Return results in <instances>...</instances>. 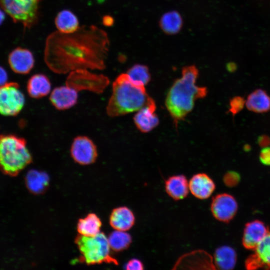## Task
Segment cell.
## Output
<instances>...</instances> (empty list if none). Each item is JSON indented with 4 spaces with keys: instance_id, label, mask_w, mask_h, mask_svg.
I'll use <instances>...</instances> for the list:
<instances>
[{
    "instance_id": "d6a6232c",
    "label": "cell",
    "mask_w": 270,
    "mask_h": 270,
    "mask_svg": "<svg viewBox=\"0 0 270 270\" xmlns=\"http://www.w3.org/2000/svg\"><path fill=\"white\" fill-rule=\"evenodd\" d=\"M258 144L263 147L268 146L270 144V138L266 136H262L258 138Z\"/></svg>"
},
{
    "instance_id": "3957f363",
    "label": "cell",
    "mask_w": 270,
    "mask_h": 270,
    "mask_svg": "<svg viewBox=\"0 0 270 270\" xmlns=\"http://www.w3.org/2000/svg\"><path fill=\"white\" fill-rule=\"evenodd\" d=\"M149 98L144 86L136 85L126 74H122L112 84L107 114L115 117L138 111L146 104Z\"/></svg>"
},
{
    "instance_id": "8992f818",
    "label": "cell",
    "mask_w": 270,
    "mask_h": 270,
    "mask_svg": "<svg viewBox=\"0 0 270 270\" xmlns=\"http://www.w3.org/2000/svg\"><path fill=\"white\" fill-rule=\"evenodd\" d=\"M40 0H0L2 8L14 22L30 28L38 21Z\"/></svg>"
},
{
    "instance_id": "cb8c5ba5",
    "label": "cell",
    "mask_w": 270,
    "mask_h": 270,
    "mask_svg": "<svg viewBox=\"0 0 270 270\" xmlns=\"http://www.w3.org/2000/svg\"><path fill=\"white\" fill-rule=\"evenodd\" d=\"M183 24L182 18L180 14L176 10H172L164 13L159 20V25L162 30L169 35L175 34L181 30Z\"/></svg>"
},
{
    "instance_id": "5bb4252c",
    "label": "cell",
    "mask_w": 270,
    "mask_h": 270,
    "mask_svg": "<svg viewBox=\"0 0 270 270\" xmlns=\"http://www.w3.org/2000/svg\"><path fill=\"white\" fill-rule=\"evenodd\" d=\"M78 92L67 86L56 87L52 92L50 100L58 110H64L74 106L77 102Z\"/></svg>"
},
{
    "instance_id": "ba28073f",
    "label": "cell",
    "mask_w": 270,
    "mask_h": 270,
    "mask_svg": "<svg viewBox=\"0 0 270 270\" xmlns=\"http://www.w3.org/2000/svg\"><path fill=\"white\" fill-rule=\"evenodd\" d=\"M24 102V96L18 84L8 82L0 86V114L15 116L22 110Z\"/></svg>"
},
{
    "instance_id": "7402d4cb",
    "label": "cell",
    "mask_w": 270,
    "mask_h": 270,
    "mask_svg": "<svg viewBox=\"0 0 270 270\" xmlns=\"http://www.w3.org/2000/svg\"><path fill=\"white\" fill-rule=\"evenodd\" d=\"M102 223L100 218L94 213H89L78 220L76 230L79 234L92 236L100 232Z\"/></svg>"
},
{
    "instance_id": "d6986e66",
    "label": "cell",
    "mask_w": 270,
    "mask_h": 270,
    "mask_svg": "<svg viewBox=\"0 0 270 270\" xmlns=\"http://www.w3.org/2000/svg\"><path fill=\"white\" fill-rule=\"evenodd\" d=\"M26 188L34 194H41L46 192L50 184V178L45 172L36 170H29L25 178Z\"/></svg>"
},
{
    "instance_id": "603a6c76",
    "label": "cell",
    "mask_w": 270,
    "mask_h": 270,
    "mask_svg": "<svg viewBox=\"0 0 270 270\" xmlns=\"http://www.w3.org/2000/svg\"><path fill=\"white\" fill-rule=\"evenodd\" d=\"M236 256L234 250L228 246L218 248L214 254V265L218 269H232L236 263Z\"/></svg>"
},
{
    "instance_id": "836d02e7",
    "label": "cell",
    "mask_w": 270,
    "mask_h": 270,
    "mask_svg": "<svg viewBox=\"0 0 270 270\" xmlns=\"http://www.w3.org/2000/svg\"><path fill=\"white\" fill-rule=\"evenodd\" d=\"M103 22L106 26H111L114 22L112 18L110 16H105L103 18Z\"/></svg>"
},
{
    "instance_id": "44dd1931",
    "label": "cell",
    "mask_w": 270,
    "mask_h": 270,
    "mask_svg": "<svg viewBox=\"0 0 270 270\" xmlns=\"http://www.w3.org/2000/svg\"><path fill=\"white\" fill-rule=\"evenodd\" d=\"M246 105L250 110L258 113L270 110V96L262 90H256L248 96Z\"/></svg>"
},
{
    "instance_id": "4dcf8cb0",
    "label": "cell",
    "mask_w": 270,
    "mask_h": 270,
    "mask_svg": "<svg viewBox=\"0 0 270 270\" xmlns=\"http://www.w3.org/2000/svg\"><path fill=\"white\" fill-rule=\"evenodd\" d=\"M260 160L264 165L270 166V147H264L260 154Z\"/></svg>"
},
{
    "instance_id": "30bf717a",
    "label": "cell",
    "mask_w": 270,
    "mask_h": 270,
    "mask_svg": "<svg viewBox=\"0 0 270 270\" xmlns=\"http://www.w3.org/2000/svg\"><path fill=\"white\" fill-rule=\"evenodd\" d=\"M238 209L234 198L228 194H220L212 200L210 210L213 216L218 220L227 222L233 218Z\"/></svg>"
},
{
    "instance_id": "83f0119b",
    "label": "cell",
    "mask_w": 270,
    "mask_h": 270,
    "mask_svg": "<svg viewBox=\"0 0 270 270\" xmlns=\"http://www.w3.org/2000/svg\"><path fill=\"white\" fill-rule=\"evenodd\" d=\"M246 104L244 100L240 96H236L230 101V111L234 114H237L244 108Z\"/></svg>"
},
{
    "instance_id": "2e32d148",
    "label": "cell",
    "mask_w": 270,
    "mask_h": 270,
    "mask_svg": "<svg viewBox=\"0 0 270 270\" xmlns=\"http://www.w3.org/2000/svg\"><path fill=\"white\" fill-rule=\"evenodd\" d=\"M109 222L114 230L126 232L134 224L135 216L128 208L125 206H118L111 212Z\"/></svg>"
},
{
    "instance_id": "e575fe53",
    "label": "cell",
    "mask_w": 270,
    "mask_h": 270,
    "mask_svg": "<svg viewBox=\"0 0 270 270\" xmlns=\"http://www.w3.org/2000/svg\"><path fill=\"white\" fill-rule=\"evenodd\" d=\"M5 19L4 13L0 9V26Z\"/></svg>"
},
{
    "instance_id": "8fae6325",
    "label": "cell",
    "mask_w": 270,
    "mask_h": 270,
    "mask_svg": "<svg viewBox=\"0 0 270 270\" xmlns=\"http://www.w3.org/2000/svg\"><path fill=\"white\" fill-rule=\"evenodd\" d=\"M156 110V103L150 97L146 104L134 115V122L140 132H149L158 124L159 119L155 114Z\"/></svg>"
},
{
    "instance_id": "4fadbf2b",
    "label": "cell",
    "mask_w": 270,
    "mask_h": 270,
    "mask_svg": "<svg viewBox=\"0 0 270 270\" xmlns=\"http://www.w3.org/2000/svg\"><path fill=\"white\" fill-rule=\"evenodd\" d=\"M253 254L247 260L246 266L248 269L270 268V232L260 242L254 249Z\"/></svg>"
},
{
    "instance_id": "277c9868",
    "label": "cell",
    "mask_w": 270,
    "mask_h": 270,
    "mask_svg": "<svg viewBox=\"0 0 270 270\" xmlns=\"http://www.w3.org/2000/svg\"><path fill=\"white\" fill-rule=\"evenodd\" d=\"M32 157L26 140L14 135H0V169L16 176L31 163Z\"/></svg>"
},
{
    "instance_id": "e0dca14e",
    "label": "cell",
    "mask_w": 270,
    "mask_h": 270,
    "mask_svg": "<svg viewBox=\"0 0 270 270\" xmlns=\"http://www.w3.org/2000/svg\"><path fill=\"white\" fill-rule=\"evenodd\" d=\"M268 232L266 226L262 222H250L245 227L242 244L246 248L254 250Z\"/></svg>"
},
{
    "instance_id": "f1b7e54d",
    "label": "cell",
    "mask_w": 270,
    "mask_h": 270,
    "mask_svg": "<svg viewBox=\"0 0 270 270\" xmlns=\"http://www.w3.org/2000/svg\"><path fill=\"white\" fill-rule=\"evenodd\" d=\"M125 269L127 270H142L144 266L142 261L136 258L130 260L125 266Z\"/></svg>"
},
{
    "instance_id": "f546056e",
    "label": "cell",
    "mask_w": 270,
    "mask_h": 270,
    "mask_svg": "<svg viewBox=\"0 0 270 270\" xmlns=\"http://www.w3.org/2000/svg\"><path fill=\"white\" fill-rule=\"evenodd\" d=\"M239 177L237 174L234 172H228L224 178V181L228 186H232L238 182Z\"/></svg>"
},
{
    "instance_id": "1f68e13d",
    "label": "cell",
    "mask_w": 270,
    "mask_h": 270,
    "mask_svg": "<svg viewBox=\"0 0 270 270\" xmlns=\"http://www.w3.org/2000/svg\"><path fill=\"white\" fill-rule=\"evenodd\" d=\"M8 79V74L6 70L0 66V86L7 83Z\"/></svg>"
},
{
    "instance_id": "484cf974",
    "label": "cell",
    "mask_w": 270,
    "mask_h": 270,
    "mask_svg": "<svg viewBox=\"0 0 270 270\" xmlns=\"http://www.w3.org/2000/svg\"><path fill=\"white\" fill-rule=\"evenodd\" d=\"M108 239L110 249L116 252L126 250L132 242V238L128 233L118 230L112 232Z\"/></svg>"
},
{
    "instance_id": "9c48e42d",
    "label": "cell",
    "mask_w": 270,
    "mask_h": 270,
    "mask_svg": "<svg viewBox=\"0 0 270 270\" xmlns=\"http://www.w3.org/2000/svg\"><path fill=\"white\" fill-rule=\"evenodd\" d=\"M70 154L75 162L81 165H88L95 162L98 157L96 146L86 136L74 138L70 148Z\"/></svg>"
},
{
    "instance_id": "ac0fdd59",
    "label": "cell",
    "mask_w": 270,
    "mask_h": 270,
    "mask_svg": "<svg viewBox=\"0 0 270 270\" xmlns=\"http://www.w3.org/2000/svg\"><path fill=\"white\" fill-rule=\"evenodd\" d=\"M165 190L167 194L173 200H181L188 195L190 190L188 182L184 175L172 176L166 180Z\"/></svg>"
},
{
    "instance_id": "d4e9b609",
    "label": "cell",
    "mask_w": 270,
    "mask_h": 270,
    "mask_svg": "<svg viewBox=\"0 0 270 270\" xmlns=\"http://www.w3.org/2000/svg\"><path fill=\"white\" fill-rule=\"evenodd\" d=\"M55 24L58 31L66 34L74 32L79 28L77 17L67 10L58 12L55 18Z\"/></svg>"
},
{
    "instance_id": "6da1fadb",
    "label": "cell",
    "mask_w": 270,
    "mask_h": 270,
    "mask_svg": "<svg viewBox=\"0 0 270 270\" xmlns=\"http://www.w3.org/2000/svg\"><path fill=\"white\" fill-rule=\"evenodd\" d=\"M110 40L106 32L94 25L84 26L74 32L58 30L46 38L44 58L55 73L87 69L103 70L108 54Z\"/></svg>"
},
{
    "instance_id": "52a82bcc",
    "label": "cell",
    "mask_w": 270,
    "mask_h": 270,
    "mask_svg": "<svg viewBox=\"0 0 270 270\" xmlns=\"http://www.w3.org/2000/svg\"><path fill=\"white\" fill-rule=\"evenodd\" d=\"M108 83V78L102 74H96L86 69H80L70 72L66 84L78 92L81 90H88L101 93Z\"/></svg>"
},
{
    "instance_id": "4316f807",
    "label": "cell",
    "mask_w": 270,
    "mask_h": 270,
    "mask_svg": "<svg viewBox=\"0 0 270 270\" xmlns=\"http://www.w3.org/2000/svg\"><path fill=\"white\" fill-rule=\"evenodd\" d=\"M130 80L136 85L144 86L150 80V74L147 66L140 64L133 66L127 72Z\"/></svg>"
},
{
    "instance_id": "ffe728a7",
    "label": "cell",
    "mask_w": 270,
    "mask_h": 270,
    "mask_svg": "<svg viewBox=\"0 0 270 270\" xmlns=\"http://www.w3.org/2000/svg\"><path fill=\"white\" fill-rule=\"evenodd\" d=\"M51 90V84L48 78L43 74H36L32 76L27 84L29 96L39 98L47 96Z\"/></svg>"
},
{
    "instance_id": "5b68a950",
    "label": "cell",
    "mask_w": 270,
    "mask_h": 270,
    "mask_svg": "<svg viewBox=\"0 0 270 270\" xmlns=\"http://www.w3.org/2000/svg\"><path fill=\"white\" fill-rule=\"evenodd\" d=\"M74 242L80 254V262L87 265L102 263L118 264V260L111 254L108 237L104 232H100L92 236L78 234L76 237Z\"/></svg>"
},
{
    "instance_id": "9a60e30c",
    "label": "cell",
    "mask_w": 270,
    "mask_h": 270,
    "mask_svg": "<svg viewBox=\"0 0 270 270\" xmlns=\"http://www.w3.org/2000/svg\"><path fill=\"white\" fill-rule=\"evenodd\" d=\"M188 186L192 194L200 200L208 198L216 188L213 180L204 173H198L194 175L188 182Z\"/></svg>"
},
{
    "instance_id": "7a4b0ae2",
    "label": "cell",
    "mask_w": 270,
    "mask_h": 270,
    "mask_svg": "<svg viewBox=\"0 0 270 270\" xmlns=\"http://www.w3.org/2000/svg\"><path fill=\"white\" fill-rule=\"evenodd\" d=\"M198 74L195 66L184 67L182 77L175 80L168 92L166 106L176 126L192 110L195 100L205 97L207 94L206 87L196 84Z\"/></svg>"
},
{
    "instance_id": "7c38bea8",
    "label": "cell",
    "mask_w": 270,
    "mask_h": 270,
    "mask_svg": "<svg viewBox=\"0 0 270 270\" xmlns=\"http://www.w3.org/2000/svg\"><path fill=\"white\" fill-rule=\"evenodd\" d=\"M8 61L11 69L16 73L27 74L33 68L34 60L32 54L26 48H17L9 54Z\"/></svg>"
}]
</instances>
